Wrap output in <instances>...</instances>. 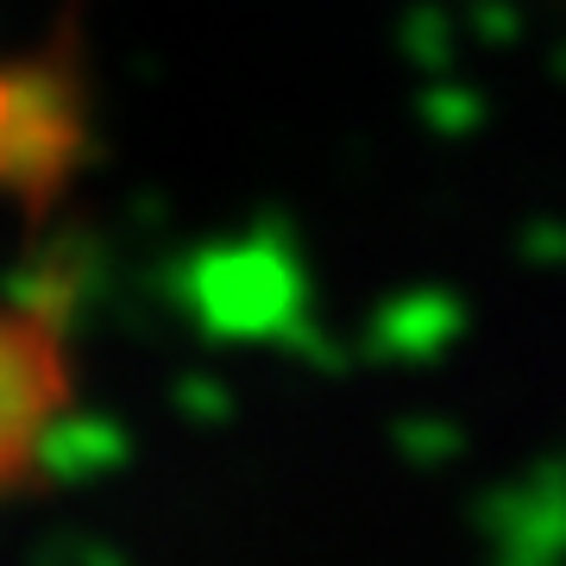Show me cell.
I'll return each instance as SVG.
<instances>
[{
	"label": "cell",
	"instance_id": "6da1fadb",
	"mask_svg": "<svg viewBox=\"0 0 566 566\" xmlns=\"http://www.w3.org/2000/svg\"><path fill=\"white\" fill-rule=\"evenodd\" d=\"M88 158H95V95H88L82 0H63L57 32H44L39 51L0 57V202L20 208L25 227H44Z\"/></svg>",
	"mask_w": 566,
	"mask_h": 566
},
{
	"label": "cell",
	"instance_id": "3957f363",
	"mask_svg": "<svg viewBox=\"0 0 566 566\" xmlns=\"http://www.w3.org/2000/svg\"><path fill=\"white\" fill-rule=\"evenodd\" d=\"M296 303V264L277 245H227L196 264V308L221 334H264Z\"/></svg>",
	"mask_w": 566,
	"mask_h": 566
},
{
	"label": "cell",
	"instance_id": "7a4b0ae2",
	"mask_svg": "<svg viewBox=\"0 0 566 566\" xmlns=\"http://www.w3.org/2000/svg\"><path fill=\"white\" fill-rule=\"evenodd\" d=\"M70 315L32 296L0 303V497L39 485L44 447L76 403Z\"/></svg>",
	"mask_w": 566,
	"mask_h": 566
}]
</instances>
